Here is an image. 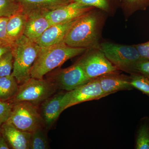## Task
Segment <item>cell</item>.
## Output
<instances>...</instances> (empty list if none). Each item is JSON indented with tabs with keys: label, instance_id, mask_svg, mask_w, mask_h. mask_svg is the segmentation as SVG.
Segmentation results:
<instances>
[{
	"label": "cell",
	"instance_id": "obj_1",
	"mask_svg": "<svg viewBox=\"0 0 149 149\" xmlns=\"http://www.w3.org/2000/svg\"><path fill=\"white\" fill-rule=\"evenodd\" d=\"M106 13L94 8L79 17L65 37L63 42L75 48H99Z\"/></svg>",
	"mask_w": 149,
	"mask_h": 149
},
{
	"label": "cell",
	"instance_id": "obj_2",
	"mask_svg": "<svg viewBox=\"0 0 149 149\" xmlns=\"http://www.w3.org/2000/svg\"><path fill=\"white\" fill-rule=\"evenodd\" d=\"M87 49L70 47L64 42L41 48L31 71V77L43 79L48 72L63 64L67 61L83 54Z\"/></svg>",
	"mask_w": 149,
	"mask_h": 149
},
{
	"label": "cell",
	"instance_id": "obj_3",
	"mask_svg": "<svg viewBox=\"0 0 149 149\" xmlns=\"http://www.w3.org/2000/svg\"><path fill=\"white\" fill-rule=\"evenodd\" d=\"M41 47L37 43L23 35L12 48L14 58L12 74L18 84L21 85L31 77L32 65L37 59Z\"/></svg>",
	"mask_w": 149,
	"mask_h": 149
},
{
	"label": "cell",
	"instance_id": "obj_4",
	"mask_svg": "<svg viewBox=\"0 0 149 149\" xmlns=\"http://www.w3.org/2000/svg\"><path fill=\"white\" fill-rule=\"evenodd\" d=\"M99 49L118 70L130 74L136 73V65L144 59L134 45H126L105 42L100 44Z\"/></svg>",
	"mask_w": 149,
	"mask_h": 149
},
{
	"label": "cell",
	"instance_id": "obj_5",
	"mask_svg": "<svg viewBox=\"0 0 149 149\" xmlns=\"http://www.w3.org/2000/svg\"><path fill=\"white\" fill-rule=\"evenodd\" d=\"M56 88L51 81L31 77L19 86L18 93L9 101L27 102L38 106L52 96Z\"/></svg>",
	"mask_w": 149,
	"mask_h": 149
},
{
	"label": "cell",
	"instance_id": "obj_6",
	"mask_svg": "<svg viewBox=\"0 0 149 149\" xmlns=\"http://www.w3.org/2000/svg\"><path fill=\"white\" fill-rule=\"evenodd\" d=\"M13 104L12 111L7 122L19 130L30 133L42 126L38 106L27 102Z\"/></svg>",
	"mask_w": 149,
	"mask_h": 149
},
{
	"label": "cell",
	"instance_id": "obj_7",
	"mask_svg": "<svg viewBox=\"0 0 149 149\" xmlns=\"http://www.w3.org/2000/svg\"><path fill=\"white\" fill-rule=\"evenodd\" d=\"M77 62L91 80L105 73L118 70L99 48L87 49Z\"/></svg>",
	"mask_w": 149,
	"mask_h": 149
},
{
	"label": "cell",
	"instance_id": "obj_8",
	"mask_svg": "<svg viewBox=\"0 0 149 149\" xmlns=\"http://www.w3.org/2000/svg\"><path fill=\"white\" fill-rule=\"evenodd\" d=\"M102 90L98 78H94L84 85L64 93L62 100V110L77 104L106 97Z\"/></svg>",
	"mask_w": 149,
	"mask_h": 149
},
{
	"label": "cell",
	"instance_id": "obj_9",
	"mask_svg": "<svg viewBox=\"0 0 149 149\" xmlns=\"http://www.w3.org/2000/svg\"><path fill=\"white\" fill-rule=\"evenodd\" d=\"M77 62L71 66L59 70L54 75L52 82L57 88L71 91L91 80Z\"/></svg>",
	"mask_w": 149,
	"mask_h": 149
},
{
	"label": "cell",
	"instance_id": "obj_10",
	"mask_svg": "<svg viewBox=\"0 0 149 149\" xmlns=\"http://www.w3.org/2000/svg\"><path fill=\"white\" fill-rule=\"evenodd\" d=\"M94 8H95L84 6L71 2L45 14V15L52 25L77 18Z\"/></svg>",
	"mask_w": 149,
	"mask_h": 149
},
{
	"label": "cell",
	"instance_id": "obj_11",
	"mask_svg": "<svg viewBox=\"0 0 149 149\" xmlns=\"http://www.w3.org/2000/svg\"><path fill=\"white\" fill-rule=\"evenodd\" d=\"M118 70L98 77L102 90L107 96L118 91H130L133 89L130 83V76L121 74Z\"/></svg>",
	"mask_w": 149,
	"mask_h": 149
},
{
	"label": "cell",
	"instance_id": "obj_12",
	"mask_svg": "<svg viewBox=\"0 0 149 149\" xmlns=\"http://www.w3.org/2000/svg\"><path fill=\"white\" fill-rule=\"evenodd\" d=\"M27 16L45 15L71 2V0H15Z\"/></svg>",
	"mask_w": 149,
	"mask_h": 149
},
{
	"label": "cell",
	"instance_id": "obj_13",
	"mask_svg": "<svg viewBox=\"0 0 149 149\" xmlns=\"http://www.w3.org/2000/svg\"><path fill=\"white\" fill-rule=\"evenodd\" d=\"M63 93L51 96L41 104L40 113L43 125L49 129L53 125L62 112V100Z\"/></svg>",
	"mask_w": 149,
	"mask_h": 149
},
{
	"label": "cell",
	"instance_id": "obj_14",
	"mask_svg": "<svg viewBox=\"0 0 149 149\" xmlns=\"http://www.w3.org/2000/svg\"><path fill=\"white\" fill-rule=\"evenodd\" d=\"M1 130L10 148L30 149L32 133L19 130L7 122L1 125Z\"/></svg>",
	"mask_w": 149,
	"mask_h": 149
},
{
	"label": "cell",
	"instance_id": "obj_15",
	"mask_svg": "<svg viewBox=\"0 0 149 149\" xmlns=\"http://www.w3.org/2000/svg\"><path fill=\"white\" fill-rule=\"evenodd\" d=\"M78 17L66 22L52 25L44 32L36 43L40 47L44 48L61 42Z\"/></svg>",
	"mask_w": 149,
	"mask_h": 149
},
{
	"label": "cell",
	"instance_id": "obj_16",
	"mask_svg": "<svg viewBox=\"0 0 149 149\" xmlns=\"http://www.w3.org/2000/svg\"><path fill=\"white\" fill-rule=\"evenodd\" d=\"M52 25L45 15L27 16L24 35L36 43L44 32Z\"/></svg>",
	"mask_w": 149,
	"mask_h": 149
},
{
	"label": "cell",
	"instance_id": "obj_17",
	"mask_svg": "<svg viewBox=\"0 0 149 149\" xmlns=\"http://www.w3.org/2000/svg\"><path fill=\"white\" fill-rule=\"evenodd\" d=\"M27 15L22 11L9 17L6 25L7 41L12 46L24 35Z\"/></svg>",
	"mask_w": 149,
	"mask_h": 149
},
{
	"label": "cell",
	"instance_id": "obj_18",
	"mask_svg": "<svg viewBox=\"0 0 149 149\" xmlns=\"http://www.w3.org/2000/svg\"><path fill=\"white\" fill-rule=\"evenodd\" d=\"M19 86L12 74L0 77V99L9 101L18 93Z\"/></svg>",
	"mask_w": 149,
	"mask_h": 149
},
{
	"label": "cell",
	"instance_id": "obj_19",
	"mask_svg": "<svg viewBox=\"0 0 149 149\" xmlns=\"http://www.w3.org/2000/svg\"><path fill=\"white\" fill-rule=\"evenodd\" d=\"M84 6L98 9L106 13H110L120 6V0H71Z\"/></svg>",
	"mask_w": 149,
	"mask_h": 149
},
{
	"label": "cell",
	"instance_id": "obj_20",
	"mask_svg": "<svg viewBox=\"0 0 149 149\" xmlns=\"http://www.w3.org/2000/svg\"><path fill=\"white\" fill-rule=\"evenodd\" d=\"M135 148L149 149V119L144 118L137 130Z\"/></svg>",
	"mask_w": 149,
	"mask_h": 149
},
{
	"label": "cell",
	"instance_id": "obj_21",
	"mask_svg": "<svg viewBox=\"0 0 149 149\" xmlns=\"http://www.w3.org/2000/svg\"><path fill=\"white\" fill-rule=\"evenodd\" d=\"M149 6V0H120V6L128 18L137 11L146 10Z\"/></svg>",
	"mask_w": 149,
	"mask_h": 149
},
{
	"label": "cell",
	"instance_id": "obj_22",
	"mask_svg": "<svg viewBox=\"0 0 149 149\" xmlns=\"http://www.w3.org/2000/svg\"><path fill=\"white\" fill-rule=\"evenodd\" d=\"M49 144L45 132L42 127L32 132L30 139V149H48Z\"/></svg>",
	"mask_w": 149,
	"mask_h": 149
},
{
	"label": "cell",
	"instance_id": "obj_23",
	"mask_svg": "<svg viewBox=\"0 0 149 149\" xmlns=\"http://www.w3.org/2000/svg\"><path fill=\"white\" fill-rule=\"evenodd\" d=\"M130 83L133 88L149 97V79L138 72L130 74Z\"/></svg>",
	"mask_w": 149,
	"mask_h": 149
},
{
	"label": "cell",
	"instance_id": "obj_24",
	"mask_svg": "<svg viewBox=\"0 0 149 149\" xmlns=\"http://www.w3.org/2000/svg\"><path fill=\"white\" fill-rule=\"evenodd\" d=\"M22 11L15 0H0V17H10Z\"/></svg>",
	"mask_w": 149,
	"mask_h": 149
},
{
	"label": "cell",
	"instance_id": "obj_25",
	"mask_svg": "<svg viewBox=\"0 0 149 149\" xmlns=\"http://www.w3.org/2000/svg\"><path fill=\"white\" fill-rule=\"evenodd\" d=\"M14 58L11 51H9L0 57V77L12 74L13 67Z\"/></svg>",
	"mask_w": 149,
	"mask_h": 149
},
{
	"label": "cell",
	"instance_id": "obj_26",
	"mask_svg": "<svg viewBox=\"0 0 149 149\" xmlns=\"http://www.w3.org/2000/svg\"><path fill=\"white\" fill-rule=\"evenodd\" d=\"M13 104L10 101H0V128L10 116Z\"/></svg>",
	"mask_w": 149,
	"mask_h": 149
},
{
	"label": "cell",
	"instance_id": "obj_27",
	"mask_svg": "<svg viewBox=\"0 0 149 149\" xmlns=\"http://www.w3.org/2000/svg\"><path fill=\"white\" fill-rule=\"evenodd\" d=\"M136 72L143 74L149 79V59H144L139 61L136 65Z\"/></svg>",
	"mask_w": 149,
	"mask_h": 149
},
{
	"label": "cell",
	"instance_id": "obj_28",
	"mask_svg": "<svg viewBox=\"0 0 149 149\" xmlns=\"http://www.w3.org/2000/svg\"><path fill=\"white\" fill-rule=\"evenodd\" d=\"M134 45L142 58L145 59H149V41Z\"/></svg>",
	"mask_w": 149,
	"mask_h": 149
},
{
	"label": "cell",
	"instance_id": "obj_29",
	"mask_svg": "<svg viewBox=\"0 0 149 149\" xmlns=\"http://www.w3.org/2000/svg\"><path fill=\"white\" fill-rule=\"evenodd\" d=\"M9 17H0V40L7 41L6 25Z\"/></svg>",
	"mask_w": 149,
	"mask_h": 149
},
{
	"label": "cell",
	"instance_id": "obj_30",
	"mask_svg": "<svg viewBox=\"0 0 149 149\" xmlns=\"http://www.w3.org/2000/svg\"><path fill=\"white\" fill-rule=\"evenodd\" d=\"M12 46L6 41L0 40V57L3 54L12 50Z\"/></svg>",
	"mask_w": 149,
	"mask_h": 149
},
{
	"label": "cell",
	"instance_id": "obj_31",
	"mask_svg": "<svg viewBox=\"0 0 149 149\" xmlns=\"http://www.w3.org/2000/svg\"><path fill=\"white\" fill-rule=\"evenodd\" d=\"M10 149V148L2 133L1 128H0V149Z\"/></svg>",
	"mask_w": 149,
	"mask_h": 149
},
{
	"label": "cell",
	"instance_id": "obj_32",
	"mask_svg": "<svg viewBox=\"0 0 149 149\" xmlns=\"http://www.w3.org/2000/svg\"><path fill=\"white\" fill-rule=\"evenodd\" d=\"M0 101H2L1 100V99H0Z\"/></svg>",
	"mask_w": 149,
	"mask_h": 149
},
{
	"label": "cell",
	"instance_id": "obj_33",
	"mask_svg": "<svg viewBox=\"0 0 149 149\" xmlns=\"http://www.w3.org/2000/svg\"></svg>",
	"mask_w": 149,
	"mask_h": 149
}]
</instances>
